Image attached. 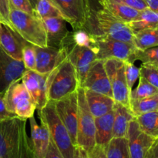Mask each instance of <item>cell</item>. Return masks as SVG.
I'll return each mask as SVG.
<instances>
[{"mask_svg":"<svg viewBox=\"0 0 158 158\" xmlns=\"http://www.w3.org/2000/svg\"><path fill=\"white\" fill-rule=\"evenodd\" d=\"M26 125L17 117L0 121V158H35Z\"/></svg>","mask_w":158,"mask_h":158,"instance_id":"obj_1","label":"cell"},{"mask_svg":"<svg viewBox=\"0 0 158 158\" xmlns=\"http://www.w3.org/2000/svg\"><path fill=\"white\" fill-rule=\"evenodd\" d=\"M9 19L12 29L25 41L39 47L48 46L45 28L35 15L10 7Z\"/></svg>","mask_w":158,"mask_h":158,"instance_id":"obj_2","label":"cell"},{"mask_svg":"<svg viewBox=\"0 0 158 158\" xmlns=\"http://www.w3.org/2000/svg\"><path fill=\"white\" fill-rule=\"evenodd\" d=\"M38 111L40 120L47 126L51 140L63 158H74L75 146L67 129L57 115L55 101L49 100L46 106Z\"/></svg>","mask_w":158,"mask_h":158,"instance_id":"obj_3","label":"cell"},{"mask_svg":"<svg viewBox=\"0 0 158 158\" xmlns=\"http://www.w3.org/2000/svg\"><path fill=\"white\" fill-rule=\"evenodd\" d=\"M49 100L56 101L60 100L76 92L80 87L77 71L68 58L49 73Z\"/></svg>","mask_w":158,"mask_h":158,"instance_id":"obj_4","label":"cell"},{"mask_svg":"<svg viewBox=\"0 0 158 158\" xmlns=\"http://www.w3.org/2000/svg\"><path fill=\"white\" fill-rule=\"evenodd\" d=\"M5 103L8 111L23 120L34 117L36 106L21 78L12 82L5 93Z\"/></svg>","mask_w":158,"mask_h":158,"instance_id":"obj_5","label":"cell"},{"mask_svg":"<svg viewBox=\"0 0 158 158\" xmlns=\"http://www.w3.org/2000/svg\"><path fill=\"white\" fill-rule=\"evenodd\" d=\"M78 101V129L77 145L86 150L87 153L96 145L95 117L91 114L87 105L84 89H77Z\"/></svg>","mask_w":158,"mask_h":158,"instance_id":"obj_6","label":"cell"},{"mask_svg":"<svg viewBox=\"0 0 158 158\" xmlns=\"http://www.w3.org/2000/svg\"><path fill=\"white\" fill-rule=\"evenodd\" d=\"M97 43V60L118 59L123 62H135L137 48L133 43L109 38L103 34H93Z\"/></svg>","mask_w":158,"mask_h":158,"instance_id":"obj_7","label":"cell"},{"mask_svg":"<svg viewBox=\"0 0 158 158\" xmlns=\"http://www.w3.org/2000/svg\"><path fill=\"white\" fill-rule=\"evenodd\" d=\"M74 30L83 29L92 16L89 0H51Z\"/></svg>","mask_w":158,"mask_h":158,"instance_id":"obj_8","label":"cell"},{"mask_svg":"<svg viewBox=\"0 0 158 158\" xmlns=\"http://www.w3.org/2000/svg\"><path fill=\"white\" fill-rule=\"evenodd\" d=\"M104 66L111 85L114 100L129 107L131 92L125 77L124 62L118 59L110 58L104 60Z\"/></svg>","mask_w":158,"mask_h":158,"instance_id":"obj_9","label":"cell"},{"mask_svg":"<svg viewBox=\"0 0 158 158\" xmlns=\"http://www.w3.org/2000/svg\"><path fill=\"white\" fill-rule=\"evenodd\" d=\"M95 18L103 35L134 44V32L127 23L116 18L103 9L96 12Z\"/></svg>","mask_w":158,"mask_h":158,"instance_id":"obj_10","label":"cell"},{"mask_svg":"<svg viewBox=\"0 0 158 158\" xmlns=\"http://www.w3.org/2000/svg\"><path fill=\"white\" fill-rule=\"evenodd\" d=\"M57 115L67 129L74 146L77 145L78 129V101L77 90L55 101Z\"/></svg>","mask_w":158,"mask_h":158,"instance_id":"obj_11","label":"cell"},{"mask_svg":"<svg viewBox=\"0 0 158 158\" xmlns=\"http://www.w3.org/2000/svg\"><path fill=\"white\" fill-rule=\"evenodd\" d=\"M49 74H40L35 70L26 69L22 77L23 83L32 96L38 110L43 109L49 101Z\"/></svg>","mask_w":158,"mask_h":158,"instance_id":"obj_12","label":"cell"},{"mask_svg":"<svg viewBox=\"0 0 158 158\" xmlns=\"http://www.w3.org/2000/svg\"><path fill=\"white\" fill-rule=\"evenodd\" d=\"M67 50V58L72 63L77 71L79 86H81L94 62L97 60V52L87 47L76 45L69 46Z\"/></svg>","mask_w":158,"mask_h":158,"instance_id":"obj_13","label":"cell"},{"mask_svg":"<svg viewBox=\"0 0 158 158\" xmlns=\"http://www.w3.org/2000/svg\"><path fill=\"white\" fill-rule=\"evenodd\" d=\"M35 50L36 55L35 71L40 74L49 73L67 58V50L64 47L56 49L50 46H35Z\"/></svg>","mask_w":158,"mask_h":158,"instance_id":"obj_14","label":"cell"},{"mask_svg":"<svg viewBox=\"0 0 158 158\" xmlns=\"http://www.w3.org/2000/svg\"><path fill=\"white\" fill-rule=\"evenodd\" d=\"M80 87L99 93L113 98L112 89L104 66V60H96Z\"/></svg>","mask_w":158,"mask_h":158,"instance_id":"obj_15","label":"cell"},{"mask_svg":"<svg viewBox=\"0 0 158 158\" xmlns=\"http://www.w3.org/2000/svg\"><path fill=\"white\" fill-rule=\"evenodd\" d=\"M127 138L131 158H144L156 140L140 129L135 117L130 123Z\"/></svg>","mask_w":158,"mask_h":158,"instance_id":"obj_16","label":"cell"},{"mask_svg":"<svg viewBox=\"0 0 158 158\" xmlns=\"http://www.w3.org/2000/svg\"><path fill=\"white\" fill-rule=\"evenodd\" d=\"M26 70L23 61L12 59L0 47V92L6 90L12 82L21 78Z\"/></svg>","mask_w":158,"mask_h":158,"instance_id":"obj_17","label":"cell"},{"mask_svg":"<svg viewBox=\"0 0 158 158\" xmlns=\"http://www.w3.org/2000/svg\"><path fill=\"white\" fill-rule=\"evenodd\" d=\"M8 24L0 22V47L7 55L23 61V46L25 42Z\"/></svg>","mask_w":158,"mask_h":158,"instance_id":"obj_18","label":"cell"},{"mask_svg":"<svg viewBox=\"0 0 158 158\" xmlns=\"http://www.w3.org/2000/svg\"><path fill=\"white\" fill-rule=\"evenodd\" d=\"M41 21L46 30L48 46L56 49L62 48L69 32L66 20L63 17H49L43 19Z\"/></svg>","mask_w":158,"mask_h":158,"instance_id":"obj_19","label":"cell"},{"mask_svg":"<svg viewBox=\"0 0 158 158\" xmlns=\"http://www.w3.org/2000/svg\"><path fill=\"white\" fill-rule=\"evenodd\" d=\"M31 128V141L35 158H44L47 154L50 142V134L47 126L41 122L38 124L34 117L29 118Z\"/></svg>","mask_w":158,"mask_h":158,"instance_id":"obj_20","label":"cell"},{"mask_svg":"<svg viewBox=\"0 0 158 158\" xmlns=\"http://www.w3.org/2000/svg\"><path fill=\"white\" fill-rule=\"evenodd\" d=\"M84 93L89 110L95 118L102 117L113 110L115 101L112 97L86 89Z\"/></svg>","mask_w":158,"mask_h":158,"instance_id":"obj_21","label":"cell"},{"mask_svg":"<svg viewBox=\"0 0 158 158\" xmlns=\"http://www.w3.org/2000/svg\"><path fill=\"white\" fill-rule=\"evenodd\" d=\"M99 2L103 9L127 23L135 20L140 14V11L120 0H99Z\"/></svg>","mask_w":158,"mask_h":158,"instance_id":"obj_22","label":"cell"},{"mask_svg":"<svg viewBox=\"0 0 158 158\" xmlns=\"http://www.w3.org/2000/svg\"><path fill=\"white\" fill-rule=\"evenodd\" d=\"M114 114L113 137H127L130 123L134 118V115L129 107L115 102L113 107Z\"/></svg>","mask_w":158,"mask_h":158,"instance_id":"obj_23","label":"cell"},{"mask_svg":"<svg viewBox=\"0 0 158 158\" xmlns=\"http://www.w3.org/2000/svg\"><path fill=\"white\" fill-rule=\"evenodd\" d=\"M114 114L110 111L103 116L95 118L96 144L106 148L113 138Z\"/></svg>","mask_w":158,"mask_h":158,"instance_id":"obj_24","label":"cell"},{"mask_svg":"<svg viewBox=\"0 0 158 158\" xmlns=\"http://www.w3.org/2000/svg\"><path fill=\"white\" fill-rule=\"evenodd\" d=\"M134 34L145 29L158 28V12L149 7L140 11L138 17L127 23Z\"/></svg>","mask_w":158,"mask_h":158,"instance_id":"obj_25","label":"cell"},{"mask_svg":"<svg viewBox=\"0 0 158 158\" xmlns=\"http://www.w3.org/2000/svg\"><path fill=\"white\" fill-rule=\"evenodd\" d=\"M129 108L134 117L158 110V94L146 98L130 100Z\"/></svg>","mask_w":158,"mask_h":158,"instance_id":"obj_26","label":"cell"},{"mask_svg":"<svg viewBox=\"0 0 158 158\" xmlns=\"http://www.w3.org/2000/svg\"><path fill=\"white\" fill-rule=\"evenodd\" d=\"M140 129L148 135L158 138V110L135 117Z\"/></svg>","mask_w":158,"mask_h":158,"instance_id":"obj_27","label":"cell"},{"mask_svg":"<svg viewBox=\"0 0 158 158\" xmlns=\"http://www.w3.org/2000/svg\"><path fill=\"white\" fill-rule=\"evenodd\" d=\"M107 158H131L126 137H113L105 148Z\"/></svg>","mask_w":158,"mask_h":158,"instance_id":"obj_28","label":"cell"},{"mask_svg":"<svg viewBox=\"0 0 158 158\" xmlns=\"http://www.w3.org/2000/svg\"><path fill=\"white\" fill-rule=\"evenodd\" d=\"M134 44L140 50L157 46L158 28L145 29L134 34Z\"/></svg>","mask_w":158,"mask_h":158,"instance_id":"obj_29","label":"cell"},{"mask_svg":"<svg viewBox=\"0 0 158 158\" xmlns=\"http://www.w3.org/2000/svg\"><path fill=\"white\" fill-rule=\"evenodd\" d=\"M34 14L40 20L49 17H63L58 8L51 0H36Z\"/></svg>","mask_w":158,"mask_h":158,"instance_id":"obj_30","label":"cell"},{"mask_svg":"<svg viewBox=\"0 0 158 158\" xmlns=\"http://www.w3.org/2000/svg\"><path fill=\"white\" fill-rule=\"evenodd\" d=\"M158 94V89L151 85L144 78L140 77L137 87L132 89L130 94V100H138L146 98Z\"/></svg>","mask_w":158,"mask_h":158,"instance_id":"obj_31","label":"cell"},{"mask_svg":"<svg viewBox=\"0 0 158 158\" xmlns=\"http://www.w3.org/2000/svg\"><path fill=\"white\" fill-rule=\"evenodd\" d=\"M140 60L142 64H148L158 67V46L140 50L137 49L135 61Z\"/></svg>","mask_w":158,"mask_h":158,"instance_id":"obj_32","label":"cell"},{"mask_svg":"<svg viewBox=\"0 0 158 158\" xmlns=\"http://www.w3.org/2000/svg\"><path fill=\"white\" fill-rule=\"evenodd\" d=\"M35 46L25 42L23 46V62L26 69L35 70Z\"/></svg>","mask_w":158,"mask_h":158,"instance_id":"obj_33","label":"cell"},{"mask_svg":"<svg viewBox=\"0 0 158 158\" xmlns=\"http://www.w3.org/2000/svg\"><path fill=\"white\" fill-rule=\"evenodd\" d=\"M125 64V77H126L127 84L130 92L133 89L134 83L140 78V68L136 66L134 63L124 62Z\"/></svg>","mask_w":158,"mask_h":158,"instance_id":"obj_34","label":"cell"},{"mask_svg":"<svg viewBox=\"0 0 158 158\" xmlns=\"http://www.w3.org/2000/svg\"><path fill=\"white\" fill-rule=\"evenodd\" d=\"M140 77L144 78L158 89V67L148 64H141L140 67Z\"/></svg>","mask_w":158,"mask_h":158,"instance_id":"obj_35","label":"cell"},{"mask_svg":"<svg viewBox=\"0 0 158 158\" xmlns=\"http://www.w3.org/2000/svg\"><path fill=\"white\" fill-rule=\"evenodd\" d=\"M8 1H9V8L12 7L13 9L35 15L34 9L29 0H8Z\"/></svg>","mask_w":158,"mask_h":158,"instance_id":"obj_36","label":"cell"},{"mask_svg":"<svg viewBox=\"0 0 158 158\" xmlns=\"http://www.w3.org/2000/svg\"><path fill=\"white\" fill-rule=\"evenodd\" d=\"M5 93L6 90L0 92V121L16 117V115L8 111L6 108L5 103Z\"/></svg>","mask_w":158,"mask_h":158,"instance_id":"obj_37","label":"cell"},{"mask_svg":"<svg viewBox=\"0 0 158 158\" xmlns=\"http://www.w3.org/2000/svg\"><path fill=\"white\" fill-rule=\"evenodd\" d=\"M9 4L8 0H0V22L10 26L9 19Z\"/></svg>","mask_w":158,"mask_h":158,"instance_id":"obj_38","label":"cell"},{"mask_svg":"<svg viewBox=\"0 0 158 158\" xmlns=\"http://www.w3.org/2000/svg\"><path fill=\"white\" fill-rule=\"evenodd\" d=\"M103 147L96 144L95 147L88 153L89 158H107L106 155V151Z\"/></svg>","mask_w":158,"mask_h":158,"instance_id":"obj_39","label":"cell"},{"mask_svg":"<svg viewBox=\"0 0 158 158\" xmlns=\"http://www.w3.org/2000/svg\"><path fill=\"white\" fill-rule=\"evenodd\" d=\"M120 1L139 11H141L148 7L144 0H120Z\"/></svg>","mask_w":158,"mask_h":158,"instance_id":"obj_40","label":"cell"},{"mask_svg":"<svg viewBox=\"0 0 158 158\" xmlns=\"http://www.w3.org/2000/svg\"><path fill=\"white\" fill-rule=\"evenodd\" d=\"M44 158H63L60 153L59 152L58 149L56 148V145L52 142L50 138V142H49V148H48L47 154Z\"/></svg>","mask_w":158,"mask_h":158,"instance_id":"obj_41","label":"cell"},{"mask_svg":"<svg viewBox=\"0 0 158 158\" xmlns=\"http://www.w3.org/2000/svg\"><path fill=\"white\" fill-rule=\"evenodd\" d=\"M144 158H158V138L154 140Z\"/></svg>","mask_w":158,"mask_h":158,"instance_id":"obj_42","label":"cell"},{"mask_svg":"<svg viewBox=\"0 0 158 158\" xmlns=\"http://www.w3.org/2000/svg\"><path fill=\"white\" fill-rule=\"evenodd\" d=\"M74 158H89L87 151L80 146L75 147V153H74Z\"/></svg>","mask_w":158,"mask_h":158,"instance_id":"obj_43","label":"cell"},{"mask_svg":"<svg viewBox=\"0 0 158 158\" xmlns=\"http://www.w3.org/2000/svg\"><path fill=\"white\" fill-rule=\"evenodd\" d=\"M144 2L150 9L158 12V0H144Z\"/></svg>","mask_w":158,"mask_h":158,"instance_id":"obj_44","label":"cell"},{"mask_svg":"<svg viewBox=\"0 0 158 158\" xmlns=\"http://www.w3.org/2000/svg\"><path fill=\"white\" fill-rule=\"evenodd\" d=\"M29 1H30L31 4H32V7L34 8V6H35V2H36V0H29Z\"/></svg>","mask_w":158,"mask_h":158,"instance_id":"obj_45","label":"cell"}]
</instances>
